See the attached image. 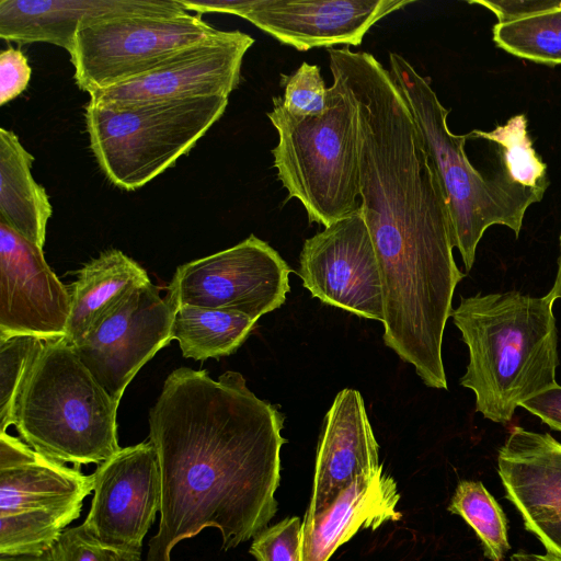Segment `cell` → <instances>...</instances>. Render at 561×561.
<instances>
[{
  "instance_id": "1",
  "label": "cell",
  "mask_w": 561,
  "mask_h": 561,
  "mask_svg": "<svg viewBox=\"0 0 561 561\" xmlns=\"http://www.w3.org/2000/svg\"><path fill=\"white\" fill-rule=\"evenodd\" d=\"M284 415L257 398L238 371L217 380L180 367L149 411V440L161 473L160 522L146 561L207 527L228 551L267 528L277 512Z\"/></svg>"
},
{
  "instance_id": "2",
  "label": "cell",
  "mask_w": 561,
  "mask_h": 561,
  "mask_svg": "<svg viewBox=\"0 0 561 561\" xmlns=\"http://www.w3.org/2000/svg\"><path fill=\"white\" fill-rule=\"evenodd\" d=\"M553 301L517 290L461 297L450 317L469 350L460 385L476 411L507 423L515 409L557 385L558 332Z\"/></svg>"
},
{
  "instance_id": "3",
  "label": "cell",
  "mask_w": 561,
  "mask_h": 561,
  "mask_svg": "<svg viewBox=\"0 0 561 561\" xmlns=\"http://www.w3.org/2000/svg\"><path fill=\"white\" fill-rule=\"evenodd\" d=\"M118 403L65 339L46 341L22 383L13 425L35 451L75 467L111 458L119 449Z\"/></svg>"
},
{
  "instance_id": "4",
  "label": "cell",
  "mask_w": 561,
  "mask_h": 561,
  "mask_svg": "<svg viewBox=\"0 0 561 561\" xmlns=\"http://www.w3.org/2000/svg\"><path fill=\"white\" fill-rule=\"evenodd\" d=\"M389 60L390 75L408 103L444 193L454 245L469 272L485 230L503 225L517 238L527 208L540 202L543 194L510 182L502 172L493 178L483 176L465 151L471 134L455 135L449 130V111L438 100L428 78L397 53H390Z\"/></svg>"
},
{
  "instance_id": "5",
  "label": "cell",
  "mask_w": 561,
  "mask_h": 561,
  "mask_svg": "<svg viewBox=\"0 0 561 561\" xmlns=\"http://www.w3.org/2000/svg\"><path fill=\"white\" fill-rule=\"evenodd\" d=\"M330 69L333 83L322 113L291 114L280 98H273L267 113L278 135L272 149L277 178L309 221L324 228L360 208L357 105L341 72Z\"/></svg>"
},
{
  "instance_id": "6",
  "label": "cell",
  "mask_w": 561,
  "mask_h": 561,
  "mask_svg": "<svg viewBox=\"0 0 561 561\" xmlns=\"http://www.w3.org/2000/svg\"><path fill=\"white\" fill-rule=\"evenodd\" d=\"M228 98L85 105L91 150L115 186L135 191L172 167L222 116Z\"/></svg>"
},
{
  "instance_id": "7",
  "label": "cell",
  "mask_w": 561,
  "mask_h": 561,
  "mask_svg": "<svg viewBox=\"0 0 561 561\" xmlns=\"http://www.w3.org/2000/svg\"><path fill=\"white\" fill-rule=\"evenodd\" d=\"M216 32L179 0H157L146 9L88 20L69 54L75 81L89 94L110 88L150 71Z\"/></svg>"
},
{
  "instance_id": "8",
  "label": "cell",
  "mask_w": 561,
  "mask_h": 561,
  "mask_svg": "<svg viewBox=\"0 0 561 561\" xmlns=\"http://www.w3.org/2000/svg\"><path fill=\"white\" fill-rule=\"evenodd\" d=\"M290 272L275 249L251 234L229 249L180 265L167 293L179 308L232 311L257 321L285 302Z\"/></svg>"
},
{
  "instance_id": "9",
  "label": "cell",
  "mask_w": 561,
  "mask_h": 561,
  "mask_svg": "<svg viewBox=\"0 0 561 561\" xmlns=\"http://www.w3.org/2000/svg\"><path fill=\"white\" fill-rule=\"evenodd\" d=\"M179 307L152 283L136 288L84 336L70 345L84 367L119 403L126 387L173 340Z\"/></svg>"
},
{
  "instance_id": "10",
  "label": "cell",
  "mask_w": 561,
  "mask_h": 561,
  "mask_svg": "<svg viewBox=\"0 0 561 561\" xmlns=\"http://www.w3.org/2000/svg\"><path fill=\"white\" fill-rule=\"evenodd\" d=\"M414 0H194L193 11L230 13L248 20L279 43L306 51L359 46L368 30Z\"/></svg>"
},
{
  "instance_id": "11",
  "label": "cell",
  "mask_w": 561,
  "mask_h": 561,
  "mask_svg": "<svg viewBox=\"0 0 561 561\" xmlns=\"http://www.w3.org/2000/svg\"><path fill=\"white\" fill-rule=\"evenodd\" d=\"M298 274L322 302L383 322L379 264L360 208L305 241Z\"/></svg>"
},
{
  "instance_id": "12",
  "label": "cell",
  "mask_w": 561,
  "mask_h": 561,
  "mask_svg": "<svg viewBox=\"0 0 561 561\" xmlns=\"http://www.w3.org/2000/svg\"><path fill=\"white\" fill-rule=\"evenodd\" d=\"M93 497L81 524L101 545L141 553L161 507V473L150 440L121 448L92 473Z\"/></svg>"
},
{
  "instance_id": "13",
  "label": "cell",
  "mask_w": 561,
  "mask_h": 561,
  "mask_svg": "<svg viewBox=\"0 0 561 561\" xmlns=\"http://www.w3.org/2000/svg\"><path fill=\"white\" fill-rule=\"evenodd\" d=\"M254 38L220 31L185 47L150 71L90 93L96 105L224 96L240 82L241 66Z\"/></svg>"
},
{
  "instance_id": "14",
  "label": "cell",
  "mask_w": 561,
  "mask_h": 561,
  "mask_svg": "<svg viewBox=\"0 0 561 561\" xmlns=\"http://www.w3.org/2000/svg\"><path fill=\"white\" fill-rule=\"evenodd\" d=\"M69 314L70 293L43 250L0 222V337L64 339Z\"/></svg>"
},
{
  "instance_id": "15",
  "label": "cell",
  "mask_w": 561,
  "mask_h": 561,
  "mask_svg": "<svg viewBox=\"0 0 561 561\" xmlns=\"http://www.w3.org/2000/svg\"><path fill=\"white\" fill-rule=\"evenodd\" d=\"M497 472L525 528L561 559V443L515 425L499 449Z\"/></svg>"
},
{
  "instance_id": "16",
  "label": "cell",
  "mask_w": 561,
  "mask_h": 561,
  "mask_svg": "<svg viewBox=\"0 0 561 561\" xmlns=\"http://www.w3.org/2000/svg\"><path fill=\"white\" fill-rule=\"evenodd\" d=\"M93 474L49 459L25 442L0 433V515H75L93 491Z\"/></svg>"
},
{
  "instance_id": "17",
  "label": "cell",
  "mask_w": 561,
  "mask_h": 561,
  "mask_svg": "<svg viewBox=\"0 0 561 561\" xmlns=\"http://www.w3.org/2000/svg\"><path fill=\"white\" fill-rule=\"evenodd\" d=\"M380 466L379 445L362 394L351 388L341 390L324 419L305 518L323 512L356 478Z\"/></svg>"
},
{
  "instance_id": "18",
  "label": "cell",
  "mask_w": 561,
  "mask_h": 561,
  "mask_svg": "<svg viewBox=\"0 0 561 561\" xmlns=\"http://www.w3.org/2000/svg\"><path fill=\"white\" fill-rule=\"evenodd\" d=\"M399 500L397 482L383 471L382 465L359 476L323 512L304 517L301 561H329L358 530H376L385 523L400 520Z\"/></svg>"
},
{
  "instance_id": "19",
  "label": "cell",
  "mask_w": 561,
  "mask_h": 561,
  "mask_svg": "<svg viewBox=\"0 0 561 561\" xmlns=\"http://www.w3.org/2000/svg\"><path fill=\"white\" fill-rule=\"evenodd\" d=\"M157 0H0V37L19 44L73 47L82 23L103 15L136 11Z\"/></svg>"
},
{
  "instance_id": "20",
  "label": "cell",
  "mask_w": 561,
  "mask_h": 561,
  "mask_svg": "<svg viewBox=\"0 0 561 561\" xmlns=\"http://www.w3.org/2000/svg\"><path fill=\"white\" fill-rule=\"evenodd\" d=\"M150 282L147 272L117 249L106 250L84 264L69 291L66 342L70 345L76 343L136 288Z\"/></svg>"
},
{
  "instance_id": "21",
  "label": "cell",
  "mask_w": 561,
  "mask_h": 561,
  "mask_svg": "<svg viewBox=\"0 0 561 561\" xmlns=\"http://www.w3.org/2000/svg\"><path fill=\"white\" fill-rule=\"evenodd\" d=\"M34 160L12 130L0 128V222L43 250L53 207L32 175Z\"/></svg>"
},
{
  "instance_id": "22",
  "label": "cell",
  "mask_w": 561,
  "mask_h": 561,
  "mask_svg": "<svg viewBox=\"0 0 561 561\" xmlns=\"http://www.w3.org/2000/svg\"><path fill=\"white\" fill-rule=\"evenodd\" d=\"M255 323L238 312L181 306L173 322V340L185 358L203 362L234 353Z\"/></svg>"
},
{
  "instance_id": "23",
  "label": "cell",
  "mask_w": 561,
  "mask_h": 561,
  "mask_svg": "<svg viewBox=\"0 0 561 561\" xmlns=\"http://www.w3.org/2000/svg\"><path fill=\"white\" fill-rule=\"evenodd\" d=\"M493 41L511 55L561 65V7L493 26Z\"/></svg>"
},
{
  "instance_id": "24",
  "label": "cell",
  "mask_w": 561,
  "mask_h": 561,
  "mask_svg": "<svg viewBox=\"0 0 561 561\" xmlns=\"http://www.w3.org/2000/svg\"><path fill=\"white\" fill-rule=\"evenodd\" d=\"M447 510L474 530L488 559L503 561L511 549L506 516L480 481H460Z\"/></svg>"
},
{
  "instance_id": "25",
  "label": "cell",
  "mask_w": 561,
  "mask_h": 561,
  "mask_svg": "<svg viewBox=\"0 0 561 561\" xmlns=\"http://www.w3.org/2000/svg\"><path fill=\"white\" fill-rule=\"evenodd\" d=\"M470 134L500 147L503 165L501 172L510 182L545 194L549 183L547 165L533 147L525 115H515L491 131L476 129Z\"/></svg>"
},
{
  "instance_id": "26",
  "label": "cell",
  "mask_w": 561,
  "mask_h": 561,
  "mask_svg": "<svg viewBox=\"0 0 561 561\" xmlns=\"http://www.w3.org/2000/svg\"><path fill=\"white\" fill-rule=\"evenodd\" d=\"M46 341L30 334L0 337V433L13 425L22 383Z\"/></svg>"
},
{
  "instance_id": "27",
  "label": "cell",
  "mask_w": 561,
  "mask_h": 561,
  "mask_svg": "<svg viewBox=\"0 0 561 561\" xmlns=\"http://www.w3.org/2000/svg\"><path fill=\"white\" fill-rule=\"evenodd\" d=\"M284 108L295 115L308 116L322 113L328 105L329 88L325 87L320 68L304 61L291 75L280 76Z\"/></svg>"
},
{
  "instance_id": "28",
  "label": "cell",
  "mask_w": 561,
  "mask_h": 561,
  "mask_svg": "<svg viewBox=\"0 0 561 561\" xmlns=\"http://www.w3.org/2000/svg\"><path fill=\"white\" fill-rule=\"evenodd\" d=\"M49 558L50 561H141V553L105 547L80 525L64 530L49 550Z\"/></svg>"
},
{
  "instance_id": "29",
  "label": "cell",
  "mask_w": 561,
  "mask_h": 561,
  "mask_svg": "<svg viewBox=\"0 0 561 561\" xmlns=\"http://www.w3.org/2000/svg\"><path fill=\"white\" fill-rule=\"evenodd\" d=\"M300 536V518L288 517L253 538L249 552L256 561H301Z\"/></svg>"
},
{
  "instance_id": "30",
  "label": "cell",
  "mask_w": 561,
  "mask_h": 561,
  "mask_svg": "<svg viewBox=\"0 0 561 561\" xmlns=\"http://www.w3.org/2000/svg\"><path fill=\"white\" fill-rule=\"evenodd\" d=\"M32 69L20 50L9 47L0 54V105L19 96L28 85Z\"/></svg>"
},
{
  "instance_id": "31",
  "label": "cell",
  "mask_w": 561,
  "mask_h": 561,
  "mask_svg": "<svg viewBox=\"0 0 561 561\" xmlns=\"http://www.w3.org/2000/svg\"><path fill=\"white\" fill-rule=\"evenodd\" d=\"M490 10L497 23H506L561 7V0H474L469 1Z\"/></svg>"
},
{
  "instance_id": "32",
  "label": "cell",
  "mask_w": 561,
  "mask_h": 561,
  "mask_svg": "<svg viewBox=\"0 0 561 561\" xmlns=\"http://www.w3.org/2000/svg\"><path fill=\"white\" fill-rule=\"evenodd\" d=\"M545 424L561 432V386L558 383L520 404Z\"/></svg>"
},
{
  "instance_id": "33",
  "label": "cell",
  "mask_w": 561,
  "mask_h": 561,
  "mask_svg": "<svg viewBox=\"0 0 561 561\" xmlns=\"http://www.w3.org/2000/svg\"><path fill=\"white\" fill-rule=\"evenodd\" d=\"M511 561H561L549 553L537 554L527 552H517L511 556Z\"/></svg>"
},
{
  "instance_id": "34",
  "label": "cell",
  "mask_w": 561,
  "mask_h": 561,
  "mask_svg": "<svg viewBox=\"0 0 561 561\" xmlns=\"http://www.w3.org/2000/svg\"><path fill=\"white\" fill-rule=\"evenodd\" d=\"M560 255L558 259V272L552 288L547 296L554 302L556 299H561V233H560Z\"/></svg>"
},
{
  "instance_id": "35",
  "label": "cell",
  "mask_w": 561,
  "mask_h": 561,
  "mask_svg": "<svg viewBox=\"0 0 561 561\" xmlns=\"http://www.w3.org/2000/svg\"><path fill=\"white\" fill-rule=\"evenodd\" d=\"M0 561H50L49 551L41 556H0Z\"/></svg>"
}]
</instances>
